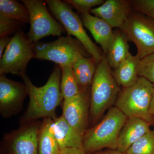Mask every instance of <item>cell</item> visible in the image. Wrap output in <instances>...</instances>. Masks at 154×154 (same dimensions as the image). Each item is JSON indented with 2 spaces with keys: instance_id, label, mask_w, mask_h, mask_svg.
I'll use <instances>...</instances> for the list:
<instances>
[{
  "instance_id": "6da1fadb",
  "label": "cell",
  "mask_w": 154,
  "mask_h": 154,
  "mask_svg": "<svg viewBox=\"0 0 154 154\" xmlns=\"http://www.w3.org/2000/svg\"><path fill=\"white\" fill-rule=\"evenodd\" d=\"M21 77L29 97L28 108L22 117V122L36 121L40 118H56V110L64 100L60 88V66H55L47 82L42 87L34 85L26 74Z\"/></svg>"
},
{
  "instance_id": "7a4b0ae2",
  "label": "cell",
  "mask_w": 154,
  "mask_h": 154,
  "mask_svg": "<svg viewBox=\"0 0 154 154\" xmlns=\"http://www.w3.org/2000/svg\"><path fill=\"white\" fill-rule=\"evenodd\" d=\"M128 118L117 107L110 108L102 121L84 135L83 148L86 153L104 148L117 150L119 133Z\"/></svg>"
},
{
  "instance_id": "3957f363",
  "label": "cell",
  "mask_w": 154,
  "mask_h": 154,
  "mask_svg": "<svg viewBox=\"0 0 154 154\" xmlns=\"http://www.w3.org/2000/svg\"><path fill=\"white\" fill-rule=\"evenodd\" d=\"M119 86L104 56L97 65L91 84L90 113L93 123L117 99L120 92Z\"/></svg>"
},
{
  "instance_id": "277c9868",
  "label": "cell",
  "mask_w": 154,
  "mask_h": 154,
  "mask_svg": "<svg viewBox=\"0 0 154 154\" xmlns=\"http://www.w3.org/2000/svg\"><path fill=\"white\" fill-rule=\"evenodd\" d=\"M154 91L152 83L139 76L134 85L119 92L116 107L128 118L140 117L152 124L154 117L150 113L149 107Z\"/></svg>"
},
{
  "instance_id": "5b68a950",
  "label": "cell",
  "mask_w": 154,
  "mask_h": 154,
  "mask_svg": "<svg viewBox=\"0 0 154 154\" xmlns=\"http://www.w3.org/2000/svg\"><path fill=\"white\" fill-rule=\"evenodd\" d=\"M45 2L53 15L63 26L67 35L75 36L98 65L104 56L86 33L79 16L74 12L69 5L64 1L47 0Z\"/></svg>"
},
{
  "instance_id": "8992f818",
  "label": "cell",
  "mask_w": 154,
  "mask_h": 154,
  "mask_svg": "<svg viewBox=\"0 0 154 154\" xmlns=\"http://www.w3.org/2000/svg\"><path fill=\"white\" fill-rule=\"evenodd\" d=\"M35 49V58L51 61L60 67L73 65L81 58L90 55L79 40L68 35L51 42H38Z\"/></svg>"
},
{
  "instance_id": "52a82bcc",
  "label": "cell",
  "mask_w": 154,
  "mask_h": 154,
  "mask_svg": "<svg viewBox=\"0 0 154 154\" xmlns=\"http://www.w3.org/2000/svg\"><path fill=\"white\" fill-rule=\"evenodd\" d=\"M35 44L23 31L15 33L0 59V75L25 74L28 63L36 57Z\"/></svg>"
},
{
  "instance_id": "ba28073f",
  "label": "cell",
  "mask_w": 154,
  "mask_h": 154,
  "mask_svg": "<svg viewBox=\"0 0 154 154\" xmlns=\"http://www.w3.org/2000/svg\"><path fill=\"white\" fill-rule=\"evenodd\" d=\"M120 30L135 45L141 59L154 52V21L149 17L132 10Z\"/></svg>"
},
{
  "instance_id": "9c48e42d",
  "label": "cell",
  "mask_w": 154,
  "mask_h": 154,
  "mask_svg": "<svg viewBox=\"0 0 154 154\" xmlns=\"http://www.w3.org/2000/svg\"><path fill=\"white\" fill-rule=\"evenodd\" d=\"M29 12L30 28L28 37L34 43L46 36H61L65 33L62 24L56 21L49 14L45 1L41 0H22Z\"/></svg>"
},
{
  "instance_id": "30bf717a",
  "label": "cell",
  "mask_w": 154,
  "mask_h": 154,
  "mask_svg": "<svg viewBox=\"0 0 154 154\" xmlns=\"http://www.w3.org/2000/svg\"><path fill=\"white\" fill-rule=\"evenodd\" d=\"M41 123L22 122L18 129L7 134L3 140L11 154H38V134Z\"/></svg>"
},
{
  "instance_id": "8fae6325",
  "label": "cell",
  "mask_w": 154,
  "mask_h": 154,
  "mask_svg": "<svg viewBox=\"0 0 154 154\" xmlns=\"http://www.w3.org/2000/svg\"><path fill=\"white\" fill-rule=\"evenodd\" d=\"M28 96L25 84L0 76V113L8 118L20 113Z\"/></svg>"
},
{
  "instance_id": "7c38bea8",
  "label": "cell",
  "mask_w": 154,
  "mask_h": 154,
  "mask_svg": "<svg viewBox=\"0 0 154 154\" xmlns=\"http://www.w3.org/2000/svg\"><path fill=\"white\" fill-rule=\"evenodd\" d=\"M88 90L71 98L64 99L63 116L77 132L84 137L88 126L89 101Z\"/></svg>"
},
{
  "instance_id": "4fadbf2b",
  "label": "cell",
  "mask_w": 154,
  "mask_h": 154,
  "mask_svg": "<svg viewBox=\"0 0 154 154\" xmlns=\"http://www.w3.org/2000/svg\"><path fill=\"white\" fill-rule=\"evenodd\" d=\"M132 10L130 1L107 0L98 8L91 9L90 13L104 20L112 28L121 29Z\"/></svg>"
},
{
  "instance_id": "5bb4252c",
  "label": "cell",
  "mask_w": 154,
  "mask_h": 154,
  "mask_svg": "<svg viewBox=\"0 0 154 154\" xmlns=\"http://www.w3.org/2000/svg\"><path fill=\"white\" fill-rule=\"evenodd\" d=\"M150 125L149 122L140 117L128 118L119 133L117 150L126 153L136 141L151 131Z\"/></svg>"
},
{
  "instance_id": "9a60e30c",
  "label": "cell",
  "mask_w": 154,
  "mask_h": 154,
  "mask_svg": "<svg viewBox=\"0 0 154 154\" xmlns=\"http://www.w3.org/2000/svg\"><path fill=\"white\" fill-rule=\"evenodd\" d=\"M81 16L83 25L91 32L96 42L101 45L104 54H106L113 38V28L103 19L92 16L90 13Z\"/></svg>"
},
{
  "instance_id": "2e32d148",
  "label": "cell",
  "mask_w": 154,
  "mask_h": 154,
  "mask_svg": "<svg viewBox=\"0 0 154 154\" xmlns=\"http://www.w3.org/2000/svg\"><path fill=\"white\" fill-rule=\"evenodd\" d=\"M53 131L60 150L67 148H83V137L62 115L53 119Z\"/></svg>"
},
{
  "instance_id": "e0dca14e",
  "label": "cell",
  "mask_w": 154,
  "mask_h": 154,
  "mask_svg": "<svg viewBox=\"0 0 154 154\" xmlns=\"http://www.w3.org/2000/svg\"><path fill=\"white\" fill-rule=\"evenodd\" d=\"M141 60L137 54L134 56L130 53L126 59L114 69L113 75L119 85L128 88L136 82L139 77L138 68Z\"/></svg>"
},
{
  "instance_id": "ac0fdd59",
  "label": "cell",
  "mask_w": 154,
  "mask_h": 154,
  "mask_svg": "<svg viewBox=\"0 0 154 154\" xmlns=\"http://www.w3.org/2000/svg\"><path fill=\"white\" fill-rule=\"evenodd\" d=\"M127 39L121 30L113 32V37L106 54L111 69L117 68L129 55V47Z\"/></svg>"
},
{
  "instance_id": "d6986e66",
  "label": "cell",
  "mask_w": 154,
  "mask_h": 154,
  "mask_svg": "<svg viewBox=\"0 0 154 154\" xmlns=\"http://www.w3.org/2000/svg\"><path fill=\"white\" fill-rule=\"evenodd\" d=\"M97 66L92 57L81 58L73 64V70L80 91H87L91 85Z\"/></svg>"
},
{
  "instance_id": "ffe728a7",
  "label": "cell",
  "mask_w": 154,
  "mask_h": 154,
  "mask_svg": "<svg viewBox=\"0 0 154 154\" xmlns=\"http://www.w3.org/2000/svg\"><path fill=\"white\" fill-rule=\"evenodd\" d=\"M53 119L45 118L41 123L38 134V154H58L59 146L52 128Z\"/></svg>"
},
{
  "instance_id": "44dd1931",
  "label": "cell",
  "mask_w": 154,
  "mask_h": 154,
  "mask_svg": "<svg viewBox=\"0 0 154 154\" xmlns=\"http://www.w3.org/2000/svg\"><path fill=\"white\" fill-rule=\"evenodd\" d=\"M0 15L24 23H29L30 17L27 7L15 0H0Z\"/></svg>"
},
{
  "instance_id": "7402d4cb",
  "label": "cell",
  "mask_w": 154,
  "mask_h": 154,
  "mask_svg": "<svg viewBox=\"0 0 154 154\" xmlns=\"http://www.w3.org/2000/svg\"><path fill=\"white\" fill-rule=\"evenodd\" d=\"M73 65L60 67L61 77L60 88L64 99L73 97L80 93V90L75 78Z\"/></svg>"
},
{
  "instance_id": "603a6c76",
  "label": "cell",
  "mask_w": 154,
  "mask_h": 154,
  "mask_svg": "<svg viewBox=\"0 0 154 154\" xmlns=\"http://www.w3.org/2000/svg\"><path fill=\"white\" fill-rule=\"evenodd\" d=\"M126 154H154V130L142 137L132 145Z\"/></svg>"
},
{
  "instance_id": "cb8c5ba5",
  "label": "cell",
  "mask_w": 154,
  "mask_h": 154,
  "mask_svg": "<svg viewBox=\"0 0 154 154\" xmlns=\"http://www.w3.org/2000/svg\"><path fill=\"white\" fill-rule=\"evenodd\" d=\"M138 75L154 84V52L141 60L138 68Z\"/></svg>"
},
{
  "instance_id": "d4e9b609",
  "label": "cell",
  "mask_w": 154,
  "mask_h": 154,
  "mask_svg": "<svg viewBox=\"0 0 154 154\" xmlns=\"http://www.w3.org/2000/svg\"><path fill=\"white\" fill-rule=\"evenodd\" d=\"M23 22L16 19L0 15V37L9 36L17 33Z\"/></svg>"
},
{
  "instance_id": "484cf974",
  "label": "cell",
  "mask_w": 154,
  "mask_h": 154,
  "mask_svg": "<svg viewBox=\"0 0 154 154\" xmlns=\"http://www.w3.org/2000/svg\"><path fill=\"white\" fill-rule=\"evenodd\" d=\"M71 5L80 14L90 13L92 8L101 6L105 1L104 0H66L64 1Z\"/></svg>"
},
{
  "instance_id": "4316f807",
  "label": "cell",
  "mask_w": 154,
  "mask_h": 154,
  "mask_svg": "<svg viewBox=\"0 0 154 154\" xmlns=\"http://www.w3.org/2000/svg\"><path fill=\"white\" fill-rule=\"evenodd\" d=\"M132 10L147 16L154 21V0L131 1Z\"/></svg>"
},
{
  "instance_id": "83f0119b",
  "label": "cell",
  "mask_w": 154,
  "mask_h": 154,
  "mask_svg": "<svg viewBox=\"0 0 154 154\" xmlns=\"http://www.w3.org/2000/svg\"><path fill=\"white\" fill-rule=\"evenodd\" d=\"M58 154H87L83 148H67L60 150Z\"/></svg>"
},
{
  "instance_id": "f1b7e54d",
  "label": "cell",
  "mask_w": 154,
  "mask_h": 154,
  "mask_svg": "<svg viewBox=\"0 0 154 154\" xmlns=\"http://www.w3.org/2000/svg\"><path fill=\"white\" fill-rule=\"evenodd\" d=\"M11 38L9 36L0 37V59L2 57L4 50L8 46L11 41Z\"/></svg>"
},
{
  "instance_id": "f546056e",
  "label": "cell",
  "mask_w": 154,
  "mask_h": 154,
  "mask_svg": "<svg viewBox=\"0 0 154 154\" xmlns=\"http://www.w3.org/2000/svg\"><path fill=\"white\" fill-rule=\"evenodd\" d=\"M93 154H126V153L121 152H119L117 150H110L106 151L99 152H95Z\"/></svg>"
},
{
  "instance_id": "4dcf8cb0",
  "label": "cell",
  "mask_w": 154,
  "mask_h": 154,
  "mask_svg": "<svg viewBox=\"0 0 154 154\" xmlns=\"http://www.w3.org/2000/svg\"><path fill=\"white\" fill-rule=\"evenodd\" d=\"M149 112L152 116H154V91L150 105Z\"/></svg>"
},
{
  "instance_id": "1f68e13d",
  "label": "cell",
  "mask_w": 154,
  "mask_h": 154,
  "mask_svg": "<svg viewBox=\"0 0 154 154\" xmlns=\"http://www.w3.org/2000/svg\"><path fill=\"white\" fill-rule=\"evenodd\" d=\"M153 85H154V84H153Z\"/></svg>"
}]
</instances>
